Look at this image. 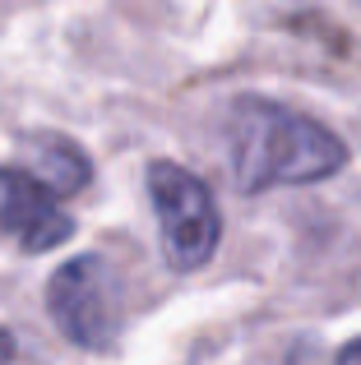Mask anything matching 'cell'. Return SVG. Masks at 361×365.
<instances>
[{
  "label": "cell",
  "mask_w": 361,
  "mask_h": 365,
  "mask_svg": "<svg viewBox=\"0 0 361 365\" xmlns=\"http://www.w3.org/2000/svg\"><path fill=\"white\" fill-rule=\"evenodd\" d=\"M227 143L241 190L315 185L343 171L347 148L334 130L269 98H241L227 116Z\"/></svg>",
  "instance_id": "6da1fadb"
},
{
  "label": "cell",
  "mask_w": 361,
  "mask_h": 365,
  "mask_svg": "<svg viewBox=\"0 0 361 365\" xmlns=\"http://www.w3.org/2000/svg\"><path fill=\"white\" fill-rule=\"evenodd\" d=\"M148 199H153V208H158L167 264H172L176 273L204 268L218 250V236H223V217H218V208H213L208 185L195 171L176 167V162H153V167H148Z\"/></svg>",
  "instance_id": "7a4b0ae2"
},
{
  "label": "cell",
  "mask_w": 361,
  "mask_h": 365,
  "mask_svg": "<svg viewBox=\"0 0 361 365\" xmlns=\"http://www.w3.org/2000/svg\"><path fill=\"white\" fill-rule=\"evenodd\" d=\"M46 310L74 347L102 351L121 329V287L107 259L79 255L61 264L51 273V287H46Z\"/></svg>",
  "instance_id": "3957f363"
},
{
  "label": "cell",
  "mask_w": 361,
  "mask_h": 365,
  "mask_svg": "<svg viewBox=\"0 0 361 365\" xmlns=\"http://www.w3.org/2000/svg\"><path fill=\"white\" fill-rule=\"evenodd\" d=\"M0 232L24 250L42 255V250H56L61 241H70L74 217L61 213L56 190H46L28 171L9 167V171H0Z\"/></svg>",
  "instance_id": "277c9868"
},
{
  "label": "cell",
  "mask_w": 361,
  "mask_h": 365,
  "mask_svg": "<svg viewBox=\"0 0 361 365\" xmlns=\"http://www.w3.org/2000/svg\"><path fill=\"white\" fill-rule=\"evenodd\" d=\"M24 158H28V176H37L46 190H56V195H74V190H83L88 176H93L83 148L70 143V139H61V134H42V139L24 143Z\"/></svg>",
  "instance_id": "5b68a950"
},
{
  "label": "cell",
  "mask_w": 361,
  "mask_h": 365,
  "mask_svg": "<svg viewBox=\"0 0 361 365\" xmlns=\"http://www.w3.org/2000/svg\"><path fill=\"white\" fill-rule=\"evenodd\" d=\"M9 361H14V338L0 329V365H9Z\"/></svg>",
  "instance_id": "8992f818"
},
{
  "label": "cell",
  "mask_w": 361,
  "mask_h": 365,
  "mask_svg": "<svg viewBox=\"0 0 361 365\" xmlns=\"http://www.w3.org/2000/svg\"><path fill=\"white\" fill-rule=\"evenodd\" d=\"M338 365H361V342H352V347L338 356Z\"/></svg>",
  "instance_id": "52a82bcc"
}]
</instances>
